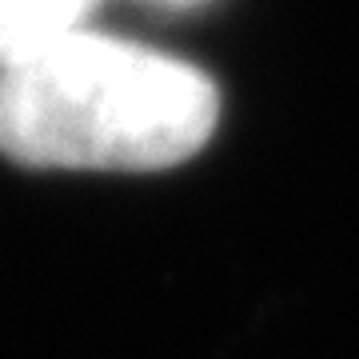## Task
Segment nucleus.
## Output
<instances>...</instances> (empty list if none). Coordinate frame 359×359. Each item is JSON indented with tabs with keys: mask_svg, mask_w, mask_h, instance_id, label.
<instances>
[{
	"mask_svg": "<svg viewBox=\"0 0 359 359\" xmlns=\"http://www.w3.org/2000/svg\"><path fill=\"white\" fill-rule=\"evenodd\" d=\"M172 4H184V0H172Z\"/></svg>",
	"mask_w": 359,
	"mask_h": 359,
	"instance_id": "7ed1b4c3",
	"label": "nucleus"
},
{
	"mask_svg": "<svg viewBox=\"0 0 359 359\" xmlns=\"http://www.w3.org/2000/svg\"><path fill=\"white\" fill-rule=\"evenodd\" d=\"M219 120L200 68L100 32H65L0 65V152L32 168L152 172L188 160Z\"/></svg>",
	"mask_w": 359,
	"mask_h": 359,
	"instance_id": "f257e3e1",
	"label": "nucleus"
},
{
	"mask_svg": "<svg viewBox=\"0 0 359 359\" xmlns=\"http://www.w3.org/2000/svg\"><path fill=\"white\" fill-rule=\"evenodd\" d=\"M88 8L92 0H0V65L72 32Z\"/></svg>",
	"mask_w": 359,
	"mask_h": 359,
	"instance_id": "f03ea898",
	"label": "nucleus"
}]
</instances>
